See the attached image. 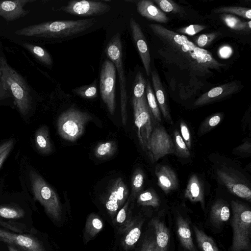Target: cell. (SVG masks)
Masks as SVG:
<instances>
[{
	"label": "cell",
	"mask_w": 251,
	"mask_h": 251,
	"mask_svg": "<svg viewBox=\"0 0 251 251\" xmlns=\"http://www.w3.org/2000/svg\"><path fill=\"white\" fill-rule=\"evenodd\" d=\"M217 178L232 194L249 202L251 201V190L247 180L238 172L226 167L216 171Z\"/></svg>",
	"instance_id": "10"
},
{
	"label": "cell",
	"mask_w": 251,
	"mask_h": 251,
	"mask_svg": "<svg viewBox=\"0 0 251 251\" xmlns=\"http://www.w3.org/2000/svg\"><path fill=\"white\" fill-rule=\"evenodd\" d=\"M0 82L3 88L13 97L20 113L26 115L31 107L30 89L25 79L7 63L3 55L0 56Z\"/></svg>",
	"instance_id": "3"
},
{
	"label": "cell",
	"mask_w": 251,
	"mask_h": 251,
	"mask_svg": "<svg viewBox=\"0 0 251 251\" xmlns=\"http://www.w3.org/2000/svg\"><path fill=\"white\" fill-rule=\"evenodd\" d=\"M214 12L216 13H223L235 14L250 20L251 19V9L247 7L225 6L215 9Z\"/></svg>",
	"instance_id": "36"
},
{
	"label": "cell",
	"mask_w": 251,
	"mask_h": 251,
	"mask_svg": "<svg viewBox=\"0 0 251 251\" xmlns=\"http://www.w3.org/2000/svg\"><path fill=\"white\" fill-rule=\"evenodd\" d=\"M91 119L86 112L75 108L68 109L58 119V133L64 140L74 142L83 134L86 124Z\"/></svg>",
	"instance_id": "6"
},
{
	"label": "cell",
	"mask_w": 251,
	"mask_h": 251,
	"mask_svg": "<svg viewBox=\"0 0 251 251\" xmlns=\"http://www.w3.org/2000/svg\"><path fill=\"white\" fill-rule=\"evenodd\" d=\"M145 92L148 105L151 113L156 121L161 122V114L159 106L150 82L148 80L146 82Z\"/></svg>",
	"instance_id": "32"
},
{
	"label": "cell",
	"mask_w": 251,
	"mask_h": 251,
	"mask_svg": "<svg viewBox=\"0 0 251 251\" xmlns=\"http://www.w3.org/2000/svg\"><path fill=\"white\" fill-rule=\"evenodd\" d=\"M161 10L168 13H177L180 11V8L175 2L171 0H154Z\"/></svg>",
	"instance_id": "42"
},
{
	"label": "cell",
	"mask_w": 251,
	"mask_h": 251,
	"mask_svg": "<svg viewBox=\"0 0 251 251\" xmlns=\"http://www.w3.org/2000/svg\"><path fill=\"white\" fill-rule=\"evenodd\" d=\"M155 175L159 187L166 194L178 187V180L174 170L167 165L156 166Z\"/></svg>",
	"instance_id": "18"
},
{
	"label": "cell",
	"mask_w": 251,
	"mask_h": 251,
	"mask_svg": "<svg viewBox=\"0 0 251 251\" xmlns=\"http://www.w3.org/2000/svg\"><path fill=\"white\" fill-rule=\"evenodd\" d=\"M154 238H146L143 243L140 251H154Z\"/></svg>",
	"instance_id": "47"
},
{
	"label": "cell",
	"mask_w": 251,
	"mask_h": 251,
	"mask_svg": "<svg viewBox=\"0 0 251 251\" xmlns=\"http://www.w3.org/2000/svg\"><path fill=\"white\" fill-rule=\"evenodd\" d=\"M206 26L201 25H192L177 30L176 32H180L188 35H194L205 29Z\"/></svg>",
	"instance_id": "45"
},
{
	"label": "cell",
	"mask_w": 251,
	"mask_h": 251,
	"mask_svg": "<svg viewBox=\"0 0 251 251\" xmlns=\"http://www.w3.org/2000/svg\"><path fill=\"white\" fill-rule=\"evenodd\" d=\"M21 45L40 62L47 66H51L52 64L51 57L44 48L28 42H24Z\"/></svg>",
	"instance_id": "28"
},
{
	"label": "cell",
	"mask_w": 251,
	"mask_h": 251,
	"mask_svg": "<svg viewBox=\"0 0 251 251\" xmlns=\"http://www.w3.org/2000/svg\"><path fill=\"white\" fill-rule=\"evenodd\" d=\"M0 241L25 251H46L43 244L29 234L14 233L0 228Z\"/></svg>",
	"instance_id": "14"
},
{
	"label": "cell",
	"mask_w": 251,
	"mask_h": 251,
	"mask_svg": "<svg viewBox=\"0 0 251 251\" xmlns=\"http://www.w3.org/2000/svg\"><path fill=\"white\" fill-rule=\"evenodd\" d=\"M148 151L152 162L167 154H175L174 142L163 126H159L153 128Z\"/></svg>",
	"instance_id": "11"
},
{
	"label": "cell",
	"mask_w": 251,
	"mask_h": 251,
	"mask_svg": "<svg viewBox=\"0 0 251 251\" xmlns=\"http://www.w3.org/2000/svg\"><path fill=\"white\" fill-rule=\"evenodd\" d=\"M174 144L176 154L183 158H188L190 156L189 149L177 130L174 132Z\"/></svg>",
	"instance_id": "37"
},
{
	"label": "cell",
	"mask_w": 251,
	"mask_h": 251,
	"mask_svg": "<svg viewBox=\"0 0 251 251\" xmlns=\"http://www.w3.org/2000/svg\"><path fill=\"white\" fill-rule=\"evenodd\" d=\"M151 79L156 100L161 112L168 123L172 124V121L169 113L164 89L160 77L155 71L151 72Z\"/></svg>",
	"instance_id": "22"
},
{
	"label": "cell",
	"mask_w": 251,
	"mask_h": 251,
	"mask_svg": "<svg viewBox=\"0 0 251 251\" xmlns=\"http://www.w3.org/2000/svg\"><path fill=\"white\" fill-rule=\"evenodd\" d=\"M8 251H19L17 249H16L13 246L10 245H8Z\"/></svg>",
	"instance_id": "51"
},
{
	"label": "cell",
	"mask_w": 251,
	"mask_h": 251,
	"mask_svg": "<svg viewBox=\"0 0 251 251\" xmlns=\"http://www.w3.org/2000/svg\"><path fill=\"white\" fill-rule=\"evenodd\" d=\"M233 237L231 251H251V210L245 204L231 201Z\"/></svg>",
	"instance_id": "4"
},
{
	"label": "cell",
	"mask_w": 251,
	"mask_h": 251,
	"mask_svg": "<svg viewBox=\"0 0 251 251\" xmlns=\"http://www.w3.org/2000/svg\"><path fill=\"white\" fill-rule=\"evenodd\" d=\"M129 204V200H128L118 211L114 218V224L118 226L120 233L127 227L132 220Z\"/></svg>",
	"instance_id": "30"
},
{
	"label": "cell",
	"mask_w": 251,
	"mask_h": 251,
	"mask_svg": "<svg viewBox=\"0 0 251 251\" xmlns=\"http://www.w3.org/2000/svg\"><path fill=\"white\" fill-rule=\"evenodd\" d=\"M128 195V189L121 177L117 178L105 195L103 202L110 215L114 219L118 211L126 202Z\"/></svg>",
	"instance_id": "12"
},
{
	"label": "cell",
	"mask_w": 251,
	"mask_h": 251,
	"mask_svg": "<svg viewBox=\"0 0 251 251\" xmlns=\"http://www.w3.org/2000/svg\"><path fill=\"white\" fill-rule=\"evenodd\" d=\"M194 231L198 245L201 251H219L213 239L197 226Z\"/></svg>",
	"instance_id": "29"
},
{
	"label": "cell",
	"mask_w": 251,
	"mask_h": 251,
	"mask_svg": "<svg viewBox=\"0 0 251 251\" xmlns=\"http://www.w3.org/2000/svg\"><path fill=\"white\" fill-rule=\"evenodd\" d=\"M185 197L192 202H199L204 208V193L202 183L196 175H192L187 184Z\"/></svg>",
	"instance_id": "21"
},
{
	"label": "cell",
	"mask_w": 251,
	"mask_h": 251,
	"mask_svg": "<svg viewBox=\"0 0 251 251\" xmlns=\"http://www.w3.org/2000/svg\"><path fill=\"white\" fill-rule=\"evenodd\" d=\"M176 232L182 246L189 251H198L192 237L189 223L181 216L176 220Z\"/></svg>",
	"instance_id": "25"
},
{
	"label": "cell",
	"mask_w": 251,
	"mask_h": 251,
	"mask_svg": "<svg viewBox=\"0 0 251 251\" xmlns=\"http://www.w3.org/2000/svg\"><path fill=\"white\" fill-rule=\"evenodd\" d=\"M142 221L132 219L130 224L121 233V245L126 251L132 249L139 240L142 226Z\"/></svg>",
	"instance_id": "19"
},
{
	"label": "cell",
	"mask_w": 251,
	"mask_h": 251,
	"mask_svg": "<svg viewBox=\"0 0 251 251\" xmlns=\"http://www.w3.org/2000/svg\"><path fill=\"white\" fill-rule=\"evenodd\" d=\"M33 0H0V17L7 22L13 21L30 13L25 9V5Z\"/></svg>",
	"instance_id": "16"
},
{
	"label": "cell",
	"mask_w": 251,
	"mask_h": 251,
	"mask_svg": "<svg viewBox=\"0 0 251 251\" xmlns=\"http://www.w3.org/2000/svg\"><path fill=\"white\" fill-rule=\"evenodd\" d=\"M159 41L157 52L165 62L186 71L196 84L207 78L212 71L220 72L226 65L219 62L209 51L196 46L185 35L156 24L148 25Z\"/></svg>",
	"instance_id": "1"
},
{
	"label": "cell",
	"mask_w": 251,
	"mask_h": 251,
	"mask_svg": "<svg viewBox=\"0 0 251 251\" xmlns=\"http://www.w3.org/2000/svg\"><path fill=\"white\" fill-rule=\"evenodd\" d=\"M29 178L35 200L44 207L46 213L53 222L60 221L62 207L56 192L36 172L30 171Z\"/></svg>",
	"instance_id": "5"
},
{
	"label": "cell",
	"mask_w": 251,
	"mask_h": 251,
	"mask_svg": "<svg viewBox=\"0 0 251 251\" xmlns=\"http://www.w3.org/2000/svg\"><path fill=\"white\" fill-rule=\"evenodd\" d=\"M145 179V175L142 170L137 169L134 172L131 181L132 197L133 199L139 194L142 190Z\"/></svg>",
	"instance_id": "35"
},
{
	"label": "cell",
	"mask_w": 251,
	"mask_h": 251,
	"mask_svg": "<svg viewBox=\"0 0 251 251\" xmlns=\"http://www.w3.org/2000/svg\"><path fill=\"white\" fill-rule=\"evenodd\" d=\"M232 48L227 45L221 47L218 51L219 56L223 59L228 58L232 53Z\"/></svg>",
	"instance_id": "48"
},
{
	"label": "cell",
	"mask_w": 251,
	"mask_h": 251,
	"mask_svg": "<svg viewBox=\"0 0 251 251\" xmlns=\"http://www.w3.org/2000/svg\"><path fill=\"white\" fill-rule=\"evenodd\" d=\"M0 89H4L3 88V87H2L0 82Z\"/></svg>",
	"instance_id": "52"
},
{
	"label": "cell",
	"mask_w": 251,
	"mask_h": 251,
	"mask_svg": "<svg viewBox=\"0 0 251 251\" xmlns=\"http://www.w3.org/2000/svg\"><path fill=\"white\" fill-rule=\"evenodd\" d=\"M137 10L143 17L160 23H166L169 21L166 15L152 1L142 0L138 1Z\"/></svg>",
	"instance_id": "20"
},
{
	"label": "cell",
	"mask_w": 251,
	"mask_h": 251,
	"mask_svg": "<svg viewBox=\"0 0 251 251\" xmlns=\"http://www.w3.org/2000/svg\"><path fill=\"white\" fill-rule=\"evenodd\" d=\"M95 18L44 22L16 30L19 36L57 42L71 39L87 32L96 24Z\"/></svg>",
	"instance_id": "2"
},
{
	"label": "cell",
	"mask_w": 251,
	"mask_h": 251,
	"mask_svg": "<svg viewBox=\"0 0 251 251\" xmlns=\"http://www.w3.org/2000/svg\"><path fill=\"white\" fill-rule=\"evenodd\" d=\"M229 207L221 200H218L212 205L210 209V218L216 225H220L227 221L230 217Z\"/></svg>",
	"instance_id": "26"
},
{
	"label": "cell",
	"mask_w": 251,
	"mask_h": 251,
	"mask_svg": "<svg viewBox=\"0 0 251 251\" xmlns=\"http://www.w3.org/2000/svg\"><path fill=\"white\" fill-rule=\"evenodd\" d=\"M151 224L155 234L154 251H167L170 241V232L168 228L158 219H153Z\"/></svg>",
	"instance_id": "23"
},
{
	"label": "cell",
	"mask_w": 251,
	"mask_h": 251,
	"mask_svg": "<svg viewBox=\"0 0 251 251\" xmlns=\"http://www.w3.org/2000/svg\"><path fill=\"white\" fill-rule=\"evenodd\" d=\"M181 136L186 143L188 148L191 149L192 146L191 137L189 128L186 123L181 121L180 123Z\"/></svg>",
	"instance_id": "46"
},
{
	"label": "cell",
	"mask_w": 251,
	"mask_h": 251,
	"mask_svg": "<svg viewBox=\"0 0 251 251\" xmlns=\"http://www.w3.org/2000/svg\"><path fill=\"white\" fill-rule=\"evenodd\" d=\"M79 96L85 99H94L97 97V88L95 85H85L72 91Z\"/></svg>",
	"instance_id": "41"
},
{
	"label": "cell",
	"mask_w": 251,
	"mask_h": 251,
	"mask_svg": "<svg viewBox=\"0 0 251 251\" xmlns=\"http://www.w3.org/2000/svg\"><path fill=\"white\" fill-rule=\"evenodd\" d=\"M235 152L251 154V143L246 141L235 149Z\"/></svg>",
	"instance_id": "49"
},
{
	"label": "cell",
	"mask_w": 251,
	"mask_h": 251,
	"mask_svg": "<svg viewBox=\"0 0 251 251\" xmlns=\"http://www.w3.org/2000/svg\"><path fill=\"white\" fill-rule=\"evenodd\" d=\"M103 226V221L98 215L92 213L88 215L83 231L84 244H87L95 237L102 230Z\"/></svg>",
	"instance_id": "24"
},
{
	"label": "cell",
	"mask_w": 251,
	"mask_h": 251,
	"mask_svg": "<svg viewBox=\"0 0 251 251\" xmlns=\"http://www.w3.org/2000/svg\"><path fill=\"white\" fill-rule=\"evenodd\" d=\"M221 17L225 24L233 30L243 31L251 30V20L248 22H242L240 19L236 16L229 14H222Z\"/></svg>",
	"instance_id": "31"
},
{
	"label": "cell",
	"mask_w": 251,
	"mask_h": 251,
	"mask_svg": "<svg viewBox=\"0 0 251 251\" xmlns=\"http://www.w3.org/2000/svg\"><path fill=\"white\" fill-rule=\"evenodd\" d=\"M25 211L20 208L7 206H0V216L8 219H16L22 218Z\"/></svg>",
	"instance_id": "40"
},
{
	"label": "cell",
	"mask_w": 251,
	"mask_h": 251,
	"mask_svg": "<svg viewBox=\"0 0 251 251\" xmlns=\"http://www.w3.org/2000/svg\"><path fill=\"white\" fill-rule=\"evenodd\" d=\"M116 144L112 141L98 144L94 149V154L98 158H105L112 155L116 151Z\"/></svg>",
	"instance_id": "34"
},
{
	"label": "cell",
	"mask_w": 251,
	"mask_h": 251,
	"mask_svg": "<svg viewBox=\"0 0 251 251\" xmlns=\"http://www.w3.org/2000/svg\"><path fill=\"white\" fill-rule=\"evenodd\" d=\"M218 36L216 32L201 34L195 38L194 43L200 48L208 46Z\"/></svg>",
	"instance_id": "43"
},
{
	"label": "cell",
	"mask_w": 251,
	"mask_h": 251,
	"mask_svg": "<svg viewBox=\"0 0 251 251\" xmlns=\"http://www.w3.org/2000/svg\"><path fill=\"white\" fill-rule=\"evenodd\" d=\"M223 117V114L219 113L207 118L200 127L199 135L204 134L216 127L221 122Z\"/></svg>",
	"instance_id": "38"
},
{
	"label": "cell",
	"mask_w": 251,
	"mask_h": 251,
	"mask_svg": "<svg viewBox=\"0 0 251 251\" xmlns=\"http://www.w3.org/2000/svg\"><path fill=\"white\" fill-rule=\"evenodd\" d=\"M12 96L11 94L4 89H0V100Z\"/></svg>",
	"instance_id": "50"
},
{
	"label": "cell",
	"mask_w": 251,
	"mask_h": 251,
	"mask_svg": "<svg viewBox=\"0 0 251 251\" xmlns=\"http://www.w3.org/2000/svg\"><path fill=\"white\" fill-rule=\"evenodd\" d=\"M14 145V140H9L0 145V168L8 156Z\"/></svg>",
	"instance_id": "44"
},
{
	"label": "cell",
	"mask_w": 251,
	"mask_h": 251,
	"mask_svg": "<svg viewBox=\"0 0 251 251\" xmlns=\"http://www.w3.org/2000/svg\"><path fill=\"white\" fill-rule=\"evenodd\" d=\"M66 13L79 16H96L108 12L110 6L103 1L72 0L61 7Z\"/></svg>",
	"instance_id": "13"
},
{
	"label": "cell",
	"mask_w": 251,
	"mask_h": 251,
	"mask_svg": "<svg viewBox=\"0 0 251 251\" xmlns=\"http://www.w3.org/2000/svg\"><path fill=\"white\" fill-rule=\"evenodd\" d=\"M239 86L235 82H230L214 87L204 93L194 103L195 106H201L219 100L235 93Z\"/></svg>",
	"instance_id": "17"
},
{
	"label": "cell",
	"mask_w": 251,
	"mask_h": 251,
	"mask_svg": "<svg viewBox=\"0 0 251 251\" xmlns=\"http://www.w3.org/2000/svg\"><path fill=\"white\" fill-rule=\"evenodd\" d=\"M137 202L142 206L158 207L160 204L159 198L153 189H148L141 192L137 196Z\"/></svg>",
	"instance_id": "33"
},
{
	"label": "cell",
	"mask_w": 251,
	"mask_h": 251,
	"mask_svg": "<svg viewBox=\"0 0 251 251\" xmlns=\"http://www.w3.org/2000/svg\"><path fill=\"white\" fill-rule=\"evenodd\" d=\"M106 53L114 64L118 73L120 87V102L123 125L126 124L127 95L126 89V77L123 62L122 45L119 33L113 37L106 48Z\"/></svg>",
	"instance_id": "7"
},
{
	"label": "cell",
	"mask_w": 251,
	"mask_h": 251,
	"mask_svg": "<svg viewBox=\"0 0 251 251\" xmlns=\"http://www.w3.org/2000/svg\"><path fill=\"white\" fill-rule=\"evenodd\" d=\"M134 123L139 141L144 149L149 150L152 127L151 112L145 95L140 99L132 98Z\"/></svg>",
	"instance_id": "8"
},
{
	"label": "cell",
	"mask_w": 251,
	"mask_h": 251,
	"mask_svg": "<svg viewBox=\"0 0 251 251\" xmlns=\"http://www.w3.org/2000/svg\"><path fill=\"white\" fill-rule=\"evenodd\" d=\"M116 69L114 63L106 60L102 65L100 80V89L102 100L111 115L116 108L115 90Z\"/></svg>",
	"instance_id": "9"
},
{
	"label": "cell",
	"mask_w": 251,
	"mask_h": 251,
	"mask_svg": "<svg viewBox=\"0 0 251 251\" xmlns=\"http://www.w3.org/2000/svg\"><path fill=\"white\" fill-rule=\"evenodd\" d=\"M35 143L37 149L42 154H48L52 151V146L47 126H42L36 130Z\"/></svg>",
	"instance_id": "27"
},
{
	"label": "cell",
	"mask_w": 251,
	"mask_h": 251,
	"mask_svg": "<svg viewBox=\"0 0 251 251\" xmlns=\"http://www.w3.org/2000/svg\"><path fill=\"white\" fill-rule=\"evenodd\" d=\"M146 81L143 74L140 71H138L135 76L133 98L140 99L145 95Z\"/></svg>",
	"instance_id": "39"
},
{
	"label": "cell",
	"mask_w": 251,
	"mask_h": 251,
	"mask_svg": "<svg viewBox=\"0 0 251 251\" xmlns=\"http://www.w3.org/2000/svg\"><path fill=\"white\" fill-rule=\"evenodd\" d=\"M129 26L133 39L136 46L146 73L148 76H149L151 73V57L146 38L139 24L133 17L130 19Z\"/></svg>",
	"instance_id": "15"
}]
</instances>
